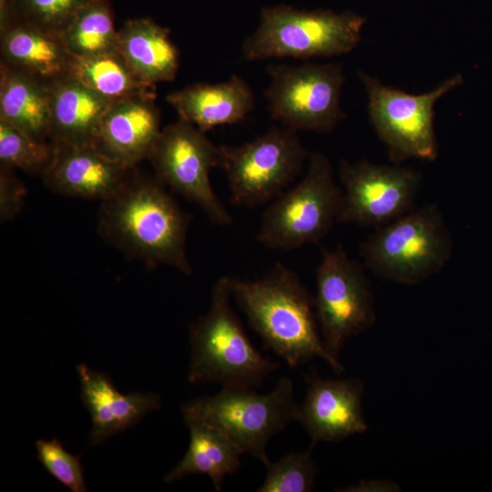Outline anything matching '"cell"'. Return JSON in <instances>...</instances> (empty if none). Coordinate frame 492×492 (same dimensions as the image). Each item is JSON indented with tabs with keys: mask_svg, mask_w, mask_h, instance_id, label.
Returning a JSON list of instances; mask_svg holds the SVG:
<instances>
[{
	"mask_svg": "<svg viewBox=\"0 0 492 492\" xmlns=\"http://www.w3.org/2000/svg\"><path fill=\"white\" fill-rule=\"evenodd\" d=\"M190 220L155 176L135 169L117 192L99 202L97 226L108 244L145 267L165 265L190 275Z\"/></svg>",
	"mask_w": 492,
	"mask_h": 492,
	"instance_id": "obj_1",
	"label": "cell"
},
{
	"mask_svg": "<svg viewBox=\"0 0 492 492\" xmlns=\"http://www.w3.org/2000/svg\"><path fill=\"white\" fill-rule=\"evenodd\" d=\"M231 291L262 346L290 367L296 368L319 357L335 373L343 371L339 360L323 343L313 296L290 268L278 262L257 280L231 277Z\"/></svg>",
	"mask_w": 492,
	"mask_h": 492,
	"instance_id": "obj_2",
	"label": "cell"
},
{
	"mask_svg": "<svg viewBox=\"0 0 492 492\" xmlns=\"http://www.w3.org/2000/svg\"><path fill=\"white\" fill-rule=\"evenodd\" d=\"M231 279L223 275L217 280L208 311L189 326L188 381L259 387L279 364L262 355L247 336L231 305Z\"/></svg>",
	"mask_w": 492,
	"mask_h": 492,
	"instance_id": "obj_3",
	"label": "cell"
},
{
	"mask_svg": "<svg viewBox=\"0 0 492 492\" xmlns=\"http://www.w3.org/2000/svg\"><path fill=\"white\" fill-rule=\"evenodd\" d=\"M366 18L350 10L263 7L256 29L241 44L247 61L310 59L350 53L362 41Z\"/></svg>",
	"mask_w": 492,
	"mask_h": 492,
	"instance_id": "obj_4",
	"label": "cell"
},
{
	"mask_svg": "<svg viewBox=\"0 0 492 492\" xmlns=\"http://www.w3.org/2000/svg\"><path fill=\"white\" fill-rule=\"evenodd\" d=\"M452 252L451 232L436 203L374 229L359 250L364 266L373 274L405 285H416L438 273Z\"/></svg>",
	"mask_w": 492,
	"mask_h": 492,
	"instance_id": "obj_5",
	"label": "cell"
},
{
	"mask_svg": "<svg viewBox=\"0 0 492 492\" xmlns=\"http://www.w3.org/2000/svg\"><path fill=\"white\" fill-rule=\"evenodd\" d=\"M299 404L294 399L293 384L282 376L266 394L251 387L224 386L212 395L185 403L184 421L210 425L225 433L244 453L266 466L269 441L293 420Z\"/></svg>",
	"mask_w": 492,
	"mask_h": 492,
	"instance_id": "obj_6",
	"label": "cell"
},
{
	"mask_svg": "<svg viewBox=\"0 0 492 492\" xmlns=\"http://www.w3.org/2000/svg\"><path fill=\"white\" fill-rule=\"evenodd\" d=\"M342 189L327 156L309 154L303 178L271 201L262 214L258 241L275 251L319 243L337 223Z\"/></svg>",
	"mask_w": 492,
	"mask_h": 492,
	"instance_id": "obj_7",
	"label": "cell"
},
{
	"mask_svg": "<svg viewBox=\"0 0 492 492\" xmlns=\"http://www.w3.org/2000/svg\"><path fill=\"white\" fill-rule=\"evenodd\" d=\"M297 132L272 127L241 145H220V168L226 174L232 204L254 208L290 188L309 158Z\"/></svg>",
	"mask_w": 492,
	"mask_h": 492,
	"instance_id": "obj_8",
	"label": "cell"
},
{
	"mask_svg": "<svg viewBox=\"0 0 492 492\" xmlns=\"http://www.w3.org/2000/svg\"><path fill=\"white\" fill-rule=\"evenodd\" d=\"M357 75L367 94L370 123L387 148L390 161L400 164L409 159L435 160L438 155L435 105L460 86L463 77L456 74L429 92L412 95L385 86L364 71L359 70Z\"/></svg>",
	"mask_w": 492,
	"mask_h": 492,
	"instance_id": "obj_9",
	"label": "cell"
},
{
	"mask_svg": "<svg viewBox=\"0 0 492 492\" xmlns=\"http://www.w3.org/2000/svg\"><path fill=\"white\" fill-rule=\"evenodd\" d=\"M267 110L293 130L332 132L346 118L341 107L345 76L339 63L270 64Z\"/></svg>",
	"mask_w": 492,
	"mask_h": 492,
	"instance_id": "obj_10",
	"label": "cell"
},
{
	"mask_svg": "<svg viewBox=\"0 0 492 492\" xmlns=\"http://www.w3.org/2000/svg\"><path fill=\"white\" fill-rule=\"evenodd\" d=\"M365 267L351 259L342 244L323 249L313 296L323 343L338 360L344 343L374 326V296Z\"/></svg>",
	"mask_w": 492,
	"mask_h": 492,
	"instance_id": "obj_11",
	"label": "cell"
},
{
	"mask_svg": "<svg viewBox=\"0 0 492 492\" xmlns=\"http://www.w3.org/2000/svg\"><path fill=\"white\" fill-rule=\"evenodd\" d=\"M148 160L155 177L185 200L196 204L218 226L232 223V217L210 184V173L220 168V146L198 128L179 118L161 129Z\"/></svg>",
	"mask_w": 492,
	"mask_h": 492,
	"instance_id": "obj_12",
	"label": "cell"
},
{
	"mask_svg": "<svg viewBox=\"0 0 492 492\" xmlns=\"http://www.w3.org/2000/svg\"><path fill=\"white\" fill-rule=\"evenodd\" d=\"M342 197L337 223L382 227L415 209L422 184L418 170L366 159L339 167Z\"/></svg>",
	"mask_w": 492,
	"mask_h": 492,
	"instance_id": "obj_13",
	"label": "cell"
},
{
	"mask_svg": "<svg viewBox=\"0 0 492 492\" xmlns=\"http://www.w3.org/2000/svg\"><path fill=\"white\" fill-rule=\"evenodd\" d=\"M305 379L306 393L296 420L309 435L312 447L317 442H339L367 430L364 384L359 378L324 379L313 372Z\"/></svg>",
	"mask_w": 492,
	"mask_h": 492,
	"instance_id": "obj_14",
	"label": "cell"
},
{
	"mask_svg": "<svg viewBox=\"0 0 492 492\" xmlns=\"http://www.w3.org/2000/svg\"><path fill=\"white\" fill-rule=\"evenodd\" d=\"M155 98L150 92L111 102L95 136V149L128 168L148 159L162 129Z\"/></svg>",
	"mask_w": 492,
	"mask_h": 492,
	"instance_id": "obj_15",
	"label": "cell"
},
{
	"mask_svg": "<svg viewBox=\"0 0 492 492\" xmlns=\"http://www.w3.org/2000/svg\"><path fill=\"white\" fill-rule=\"evenodd\" d=\"M52 161L42 178L53 192L67 198L98 200L109 198L135 168L106 157L93 145H54Z\"/></svg>",
	"mask_w": 492,
	"mask_h": 492,
	"instance_id": "obj_16",
	"label": "cell"
},
{
	"mask_svg": "<svg viewBox=\"0 0 492 492\" xmlns=\"http://www.w3.org/2000/svg\"><path fill=\"white\" fill-rule=\"evenodd\" d=\"M77 371L81 386L80 397L92 422L88 446L104 443L161 405L158 394L131 392L124 395L105 374L84 364L77 365Z\"/></svg>",
	"mask_w": 492,
	"mask_h": 492,
	"instance_id": "obj_17",
	"label": "cell"
},
{
	"mask_svg": "<svg viewBox=\"0 0 492 492\" xmlns=\"http://www.w3.org/2000/svg\"><path fill=\"white\" fill-rule=\"evenodd\" d=\"M168 103L179 118L202 132L242 121L251 112L255 97L249 84L233 75L220 83H194L169 93Z\"/></svg>",
	"mask_w": 492,
	"mask_h": 492,
	"instance_id": "obj_18",
	"label": "cell"
},
{
	"mask_svg": "<svg viewBox=\"0 0 492 492\" xmlns=\"http://www.w3.org/2000/svg\"><path fill=\"white\" fill-rule=\"evenodd\" d=\"M53 145H92L111 101L67 75L49 83Z\"/></svg>",
	"mask_w": 492,
	"mask_h": 492,
	"instance_id": "obj_19",
	"label": "cell"
},
{
	"mask_svg": "<svg viewBox=\"0 0 492 492\" xmlns=\"http://www.w3.org/2000/svg\"><path fill=\"white\" fill-rule=\"evenodd\" d=\"M118 52L135 76L153 87L176 78L179 54L169 30L149 17L127 21L118 30Z\"/></svg>",
	"mask_w": 492,
	"mask_h": 492,
	"instance_id": "obj_20",
	"label": "cell"
},
{
	"mask_svg": "<svg viewBox=\"0 0 492 492\" xmlns=\"http://www.w3.org/2000/svg\"><path fill=\"white\" fill-rule=\"evenodd\" d=\"M0 39L1 64L48 83L68 74L72 56L59 36L17 21Z\"/></svg>",
	"mask_w": 492,
	"mask_h": 492,
	"instance_id": "obj_21",
	"label": "cell"
},
{
	"mask_svg": "<svg viewBox=\"0 0 492 492\" xmlns=\"http://www.w3.org/2000/svg\"><path fill=\"white\" fill-rule=\"evenodd\" d=\"M49 83L0 65V120L41 142L49 141Z\"/></svg>",
	"mask_w": 492,
	"mask_h": 492,
	"instance_id": "obj_22",
	"label": "cell"
},
{
	"mask_svg": "<svg viewBox=\"0 0 492 492\" xmlns=\"http://www.w3.org/2000/svg\"><path fill=\"white\" fill-rule=\"evenodd\" d=\"M185 423L190 431L189 447L164 481L171 484L190 475H204L210 478L215 490L220 491L225 477L240 469L242 450L225 433L210 425Z\"/></svg>",
	"mask_w": 492,
	"mask_h": 492,
	"instance_id": "obj_23",
	"label": "cell"
},
{
	"mask_svg": "<svg viewBox=\"0 0 492 492\" xmlns=\"http://www.w3.org/2000/svg\"><path fill=\"white\" fill-rule=\"evenodd\" d=\"M110 100L155 92L141 82L116 51L87 57L72 56L68 74Z\"/></svg>",
	"mask_w": 492,
	"mask_h": 492,
	"instance_id": "obj_24",
	"label": "cell"
},
{
	"mask_svg": "<svg viewBox=\"0 0 492 492\" xmlns=\"http://www.w3.org/2000/svg\"><path fill=\"white\" fill-rule=\"evenodd\" d=\"M118 30L108 0L83 6L59 36L72 56L87 57L118 51Z\"/></svg>",
	"mask_w": 492,
	"mask_h": 492,
	"instance_id": "obj_25",
	"label": "cell"
},
{
	"mask_svg": "<svg viewBox=\"0 0 492 492\" xmlns=\"http://www.w3.org/2000/svg\"><path fill=\"white\" fill-rule=\"evenodd\" d=\"M54 149L51 142L36 140L0 120L1 166L42 176L52 161Z\"/></svg>",
	"mask_w": 492,
	"mask_h": 492,
	"instance_id": "obj_26",
	"label": "cell"
},
{
	"mask_svg": "<svg viewBox=\"0 0 492 492\" xmlns=\"http://www.w3.org/2000/svg\"><path fill=\"white\" fill-rule=\"evenodd\" d=\"M307 451H292L266 467L265 477L257 492H310L313 491L318 466Z\"/></svg>",
	"mask_w": 492,
	"mask_h": 492,
	"instance_id": "obj_27",
	"label": "cell"
},
{
	"mask_svg": "<svg viewBox=\"0 0 492 492\" xmlns=\"http://www.w3.org/2000/svg\"><path fill=\"white\" fill-rule=\"evenodd\" d=\"M92 0H15L16 22L59 36L77 12Z\"/></svg>",
	"mask_w": 492,
	"mask_h": 492,
	"instance_id": "obj_28",
	"label": "cell"
},
{
	"mask_svg": "<svg viewBox=\"0 0 492 492\" xmlns=\"http://www.w3.org/2000/svg\"><path fill=\"white\" fill-rule=\"evenodd\" d=\"M36 456L42 466L72 492H86L87 486L79 456L67 451L56 438L36 442Z\"/></svg>",
	"mask_w": 492,
	"mask_h": 492,
	"instance_id": "obj_29",
	"label": "cell"
},
{
	"mask_svg": "<svg viewBox=\"0 0 492 492\" xmlns=\"http://www.w3.org/2000/svg\"><path fill=\"white\" fill-rule=\"evenodd\" d=\"M1 166L0 170V220H12L20 212L26 196L24 184L12 172Z\"/></svg>",
	"mask_w": 492,
	"mask_h": 492,
	"instance_id": "obj_30",
	"label": "cell"
},
{
	"mask_svg": "<svg viewBox=\"0 0 492 492\" xmlns=\"http://www.w3.org/2000/svg\"><path fill=\"white\" fill-rule=\"evenodd\" d=\"M399 487L389 481L384 480H370L361 481L357 485L347 487L338 491L347 492H365V491H399Z\"/></svg>",
	"mask_w": 492,
	"mask_h": 492,
	"instance_id": "obj_31",
	"label": "cell"
},
{
	"mask_svg": "<svg viewBox=\"0 0 492 492\" xmlns=\"http://www.w3.org/2000/svg\"><path fill=\"white\" fill-rule=\"evenodd\" d=\"M15 22V0H0V35Z\"/></svg>",
	"mask_w": 492,
	"mask_h": 492,
	"instance_id": "obj_32",
	"label": "cell"
}]
</instances>
